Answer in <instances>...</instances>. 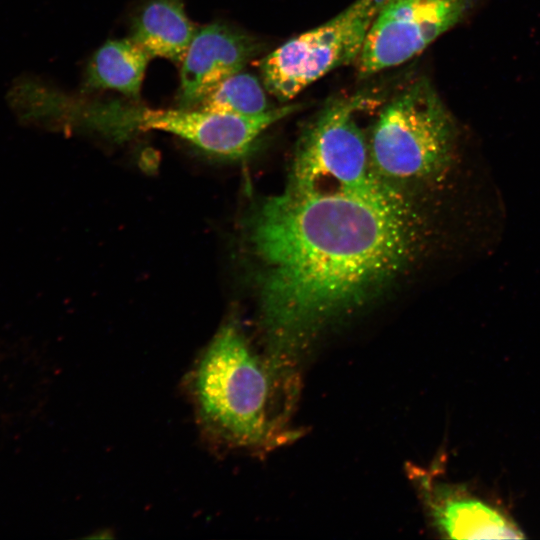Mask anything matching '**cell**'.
Returning <instances> with one entry per match:
<instances>
[{"label": "cell", "instance_id": "7a4b0ae2", "mask_svg": "<svg viewBox=\"0 0 540 540\" xmlns=\"http://www.w3.org/2000/svg\"><path fill=\"white\" fill-rule=\"evenodd\" d=\"M193 389L199 416L217 438L259 446L270 437L271 373L235 324L222 326L205 349Z\"/></svg>", "mask_w": 540, "mask_h": 540}, {"label": "cell", "instance_id": "5b68a950", "mask_svg": "<svg viewBox=\"0 0 540 540\" xmlns=\"http://www.w3.org/2000/svg\"><path fill=\"white\" fill-rule=\"evenodd\" d=\"M366 101L361 95L340 97L320 111L300 140L288 185L364 191L390 184L374 170L356 120Z\"/></svg>", "mask_w": 540, "mask_h": 540}, {"label": "cell", "instance_id": "6da1fadb", "mask_svg": "<svg viewBox=\"0 0 540 540\" xmlns=\"http://www.w3.org/2000/svg\"><path fill=\"white\" fill-rule=\"evenodd\" d=\"M419 221L393 184L375 190L288 185L258 210L261 307L277 351L369 300L409 264Z\"/></svg>", "mask_w": 540, "mask_h": 540}, {"label": "cell", "instance_id": "9c48e42d", "mask_svg": "<svg viewBox=\"0 0 540 540\" xmlns=\"http://www.w3.org/2000/svg\"><path fill=\"white\" fill-rule=\"evenodd\" d=\"M197 29L182 0H147L133 18L130 38L151 58L181 64Z\"/></svg>", "mask_w": 540, "mask_h": 540}, {"label": "cell", "instance_id": "4fadbf2b", "mask_svg": "<svg viewBox=\"0 0 540 540\" xmlns=\"http://www.w3.org/2000/svg\"><path fill=\"white\" fill-rule=\"evenodd\" d=\"M262 81L237 72L220 82L196 108L241 115H257L272 108Z\"/></svg>", "mask_w": 540, "mask_h": 540}, {"label": "cell", "instance_id": "7c38bea8", "mask_svg": "<svg viewBox=\"0 0 540 540\" xmlns=\"http://www.w3.org/2000/svg\"><path fill=\"white\" fill-rule=\"evenodd\" d=\"M7 102L26 124L44 123L68 114L69 99L35 76L22 75L10 86Z\"/></svg>", "mask_w": 540, "mask_h": 540}, {"label": "cell", "instance_id": "ba28073f", "mask_svg": "<svg viewBox=\"0 0 540 540\" xmlns=\"http://www.w3.org/2000/svg\"><path fill=\"white\" fill-rule=\"evenodd\" d=\"M258 48L251 36L228 24L198 28L181 63L179 108H196L220 82L242 71Z\"/></svg>", "mask_w": 540, "mask_h": 540}, {"label": "cell", "instance_id": "8fae6325", "mask_svg": "<svg viewBox=\"0 0 540 540\" xmlns=\"http://www.w3.org/2000/svg\"><path fill=\"white\" fill-rule=\"evenodd\" d=\"M150 59L130 37L109 40L92 56L86 69L85 86L138 97Z\"/></svg>", "mask_w": 540, "mask_h": 540}, {"label": "cell", "instance_id": "52a82bcc", "mask_svg": "<svg viewBox=\"0 0 540 540\" xmlns=\"http://www.w3.org/2000/svg\"><path fill=\"white\" fill-rule=\"evenodd\" d=\"M471 0H386L376 15L357 68L361 77L401 65L457 24Z\"/></svg>", "mask_w": 540, "mask_h": 540}, {"label": "cell", "instance_id": "3957f363", "mask_svg": "<svg viewBox=\"0 0 540 540\" xmlns=\"http://www.w3.org/2000/svg\"><path fill=\"white\" fill-rule=\"evenodd\" d=\"M455 126L435 89L418 79L381 109L368 139L376 173L392 181L434 177L450 163Z\"/></svg>", "mask_w": 540, "mask_h": 540}, {"label": "cell", "instance_id": "277c9868", "mask_svg": "<svg viewBox=\"0 0 540 540\" xmlns=\"http://www.w3.org/2000/svg\"><path fill=\"white\" fill-rule=\"evenodd\" d=\"M386 0H355L322 25L291 38L260 62L267 92L282 103L337 67L357 61Z\"/></svg>", "mask_w": 540, "mask_h": 540}, {"label": "cell", "instance_id": "30bf717a", "mask_svg": "<svg viewBox=\"0 0 540 540\" xmlns=\"http://www.w3.org/2000/svg\"><path fill=\"white\" fill-rule=\"evenodd\" d=\"M435 523L453 539H521V531L489 505L441 494L430 502Z\"/></svg>", "mask_w": 540, "mask_h": 540}, {"label": "cell", "instance_id": "8992f818", "mask_svg": "<svg viewBox=\"0 0 540 540\" xmlns=\"http://www.w3.org/2000/svg\"><path fill=\"white\" fill-rule=\"evenodd\" d=\"M299 104L284 103L257 115H241L200 108L154 110L117 106L111 127L115 136L131 130H159L174 134L211 155L238 158L274 123L295 112Z\"/></svg>", "mask_w": 540, "mask_h": 540}]
</instances>
